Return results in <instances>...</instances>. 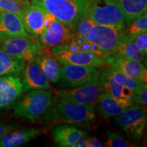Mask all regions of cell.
I'll return each mask as SVG.
<instances>
[{
	"instance_id": "1",
	"label": "cell",
	"mask_w": 147,
	"mask_h": 147,
	"mask_svg": "<svg viewBox=\"0 0 147 147\" xmlns=\"http://www.w3.org/2000/svg\"><path fill=\"white\" fill-rule=\"evenodd\" d=\"M125 29L97 25L82 13L71 31L76 36L96 45L107 58L113 54L119 45L127 38Z\"/></svg>"
},
{
	"instance_id": "2",
	"label": "cell",
	"mask_w": 147,
	"mask_h": 147,
	"mask_svg": "<svg viewBox=\"0 0 147 147\" xmlns=\"http://www.w3.org/2000/svg\"><path fill=\"white\" fill-rule=\"evenodd\" d=\"M45 117L49 121L74 124H85L95 119L93 105L73 102L55 93L52 105Z\"/></svg>"
},
{
	"instance_id": "3",
	"label": "cell",
	"mask_w": 147,
	"mask_h": 147,
	"mask_svg": "<svg viewBox=\"0 0 147 147\" xmlns=\"http://www.w3.org/2000/svg\"><path fill=\"white\" fill-rule=\"evenodd\" d=\"M82 13L97 25L126 28L123 14L115 0H86Z\"/></svg>"
},
{
	"instance_id": "4",
	"label": "cell",
	"mask_w": 147,
	"mask_h": 147,
	"mask_svg": "<svg viewBox=\"0 0 147 147\" xmlns=\"http://www.w3.org/2000/svg\"><path fill=\"white\" fill-rule=\"evenodd\" d=\"M52 92L33 89L25 95L14 106V114L18 118L35 121L47 113L52 105Z\"/></svg>"
},
{
	"instance_id": "5",
	"label": "cell",
	"mask_w": 147,
	"mask_h": 147,
	"mask_svg": "<svg viewBox=\"0 0 147 147\" xmlns=\"http://www.w3.org/2000/svg\"><path fill=\"white\" fill-rule=\"evenodd\" d=\"M86 0H32L54 16L57 21L72 29L84 11Z\"/></svg>"
},
{
	"instance_id": "6",
	"label": "cell",
	"mask_w": 147,
	"mask_h": 147,
	"mask_svg": "<svg viewBox=\"0 0 147 147\" xmlns=\"http://www.w3.org/2000/svg\"><path fill=\"white\" fill-rule=\"evenodd\" d=\"M0 47L12 57L29 62L43 49L40 40L32 37L0 36Z\"/></svg>"
},
{
	"instance_id": "7",
	"label": "cell",
	"mask_w": 147,
	"mask_h": 147,
	"mask_svg": "<svg viewBox=\"0 0 147 147\" xmlns=\"http://www.w3.org/2000/svg\"><path fill=\"white\" fill-rule=\"evenodd\" d=\"M100 69L92 66L61 64L59 81L65 88H74L84 85L99 79Z\"/></svg>"
},
{
	"instance_id": "8",
	"label": "cell",
	"mask_w": 147,
	"mask_h": 147,
	"mask_svg": "<svg viewBox=\"0 0 147 147\" xmlns=\"http://www.w3.org/2000/svg\"><path fill=\"white\" fill-rule=\"evenodd\" d=\"M146 119L144 110L138 106L132 104L115 117V122L127 136L140 140L144 133Z\"/></svg>"
},
{
	"instance_id": "9",
	"label": "cell",
	"mask_w": 147,
	"mask_h": 147,
	"mask_svg": "<svg viewBox=\"0 0 147 147\" xmlns=\"http://www.w3.org/2000/svg\"><path fill=\"white\" fill-rule=\"evenodd\" d=\"M104 92L100 79L84 85L74 87L71 89L56 91L60 96L82 104L94 105L100 95Z\"/></svg>"
},
{
	"instance_id": "10",
	"label": "cell",
	"mask_w": 147,
	"mask_h": 147,
	"mask_svg": "<svg viewBox=\"0 0 147 147\" xmlns=\"http://www.w3.org/2000/svg\"><path fill=\"white\" fill-rule=\"evenodd\" d=\"M47 11L35 3H28L20 14L23 26L29 36L39 40L45 29Z\"/></svg>"
},
{
	"instance_id": "11",
	"label": "cell",
	"mask_w": 147,
	"mask_h": 147,
	"mask_svg": "<svg viewBox=\"0 0 147 147\" xmlns=\"http://www.w3.org/2000/svg\"><path fill=\"white\" fill-rule=\"evenodd\" d=\"M51 53L56 58L60 65L67 63L78 65L92 66L98 68H101L107 65L105 58L84 51L66 50Z\"/></svg>"
},
{
	"instance_id": "12",
	"label": "cell",
	"mask_w": 147,
	"mask_h": 147,
	"mask_svg": "<svg viewBox=\"0 0 147 147\" xmlns=\"http://www.w3.org/2000/svg\"><path fill=\"white\" fill-rule=\"evenodd\" d=\"M106 64L130 78L146 83L147 71L142 62L131 59L110 55L106 59Z\"/></svg>"
},
{
	"instance_id": "13",
	"label": "cell",
	"mask_w": 147,
	"mask_h": 147,
	"mask_svg": "<svg viewBox=\"0 0 147 147\" xmlns=\"http://www.w3.org/2000/svg\"><path fill=\"white\" fill-rule=\"evenodd\" d=\"M87 134L68 125H59L53 130V138L59 146L63 147H87Z\"/></svg>"
},
{
	"instance_id": "14",
	"label": "cell",
	"mask_w": 147,
	"mask_h": 147,
	"mask_svg": "<svg viewBox=\"0 0 147 147\" xmlns=\"http://www.w3.org/2000/svg\"><path fill=\"white\" fill-rule=\"evenodd\" d=\"M23 92V84L18 75L0 76V110L13 104Z\"/></svg>"
},
{
	"instance_id": "15",
	"label": "cell",
	"mask_w": 147,
	"mask_h": 147,
	"mask_svg": "<svg viewBox=\"0 0 147 147\" xmlns=\"http://www.w3.org/2000/svg\"><path fill=\"white\" fill-rule=\"evenodd\" d=\"M74 36V33L68 27L55 19L44 29L40 38L43 47L52 48L68 42Z\"/></svg>"
},
{
	"instance_id": "16",
	"label": "cell",
	"mask_w": 147,
	"mask_h": 147,
	"mask_svg": "<svg viewBox=\"0 0 147 147\" xmlns=\"http://www.w3.org/2000/svg\"><path fill=\"white\" fill-rule=\"evenodd\" d=\"M22 72L24 92L33 89L49 90L51 88L49 80L35 59L27 62Z\"/></svg>"
},
{
	"instance_id": "17",
	"label": "cell",
	"mask_w": 147,
	"mask_h": 147,
	"mask_svg": "<svg viewBox=\"0 0 147 147\" xmlns=\"http://www.w3.org/2000/svg\"><path fill=\"white\" fill-rule=\"evenodd\" d=\"M97 102L98 103L99 113L106 119L120 115L125 110L133 104L132 101L115 98L106 92H103L100 95Z\"/></svg>"
},
{
	"instance_id": "18",
	"label": "cell",
	"mask_w": 147,
	"mask_h": 147,
	"mask_svg": "<svg viewBox=\"0 0 147 147\" xmlns=\"http://www.w3.org/2000/svg\"><path fill=\"white\" fill-rule=\"evenodd\" d=\"M0 36L32 37L25 31L20 16L9 12H0Z\"/></svg>"
},
{
	"instance_id": "19",
	"label": "cell",
	"mask_w": 147,
	"mask_h": 147,
	"mask_svg": "<svg viewBox=\"0 0 147 147\" xmlns=\"http://www.w3.org/2000/svg\"><path fill=\"white\" fill-rule=\"evenodd\" d=\"M99 79L104 92H106L115 98L124 99L129 101L133 100L134 92L121 85L116 81L110 74L108 67L104 69L101 71Z\"/></svg>"
},
{
	"instance_id": "20",
	"label": "cell",
	"mask_w": 147,
	"mask_h": 147,
	"mask_svg": "<svg viewBox=\"0 0 147 147\" xmlns=\"http://www.w3.org/2000/svg\"><path fill=\"white\" fill-rule=\"evenodd\" d=\"M41 129H25L10 131L0 138V147H17L36 138L42 134Z\"/></svg>"
},
{
	"instance_id": "21",
	"label": "cell",
	"mask_w": 147,
	"mask_h": 147,
	"mask_svg": "<svg viewBox=\"0 0 147 147\" xmlns=\"http://www.w3.org/2000/svg\"><path fill=\"white\" fill-rule=\"evenodd\" d=\"M39 65L48 80L52 82L59 81L61 75V65L49 51H43V49L39 54L34 59Z\"/></svg>"
},
{
	"instance_id": "22",
	"label": "cell",
	"mask_w": 147,
	"mask_h": 147,
	"mask_svg": "<svg viewBox=\"0 0 147 147\" xmlns=\"http://www.w3.org/2000/svg\"><path fill=\"white\" fill-rule=\"evenodd\" d=\"M123 14L125 21L129 24L142 15L147 10V0H115Z\"/></svg>"
},
{
	"instance_id": "23",
	"label": "cell",
	"mask_w": 147,
	"mask_h": 147,
	"mask_svg": "<svg viewBox=\"0 0 147 147\" xmlns=\"http://www.w3.org/2000/svg\"><path fill=\"white\" fill-rule=\"evenodd\" d=\"M25 65V61L12 57L0 47V76L9 74L19 75Z\"/></svg>"
},
{
	"instance_id": "24",
	"label": "cell",
	"mask_w": 147,
	"mask_h": 147,
	"mask_svg": "<svg viewBox=\"0 0 147 147\" xmlns=\"http://www.w3.org/2000/svg\"><path fill=\"white\" fill-rule=\"evenodd\" d=\"M110 55L123 57L140 62H142L145 57V55L136 46L134 42L131 40H129L128 38L119 45L114 51L113 54Z\"/></svg>"
},
{
	"instance_id": "25",
	"label": "cell",
	"mask_w": 147,
	"mask_h": 147,
	"mask_svg": "<svg viewBox=\"0 0 147 147\" xmlns=\"http://www.w3.org/2000/svg\"><path fill=\"white\" fill-rule=\"evenodd\" d=\"M108 70H109V72L112 75V76L119 84L130 89L134 93H136L140 89H141L144 84H146L130 78V77L126 76L123 74L111 68V67H108Z\"/></svg>"
},
{
	"instance_id": "26",
	"label": "cell",
	"mask_w": 147,
	"mask_h": 147,
	"mask_svg": "<svg viewBox=\"0 0 147 147\" xmlns=\"http://www.w3.org/2000/svg\"><path fill=\"white\" fill-rule=\"evenodd\" d=\"M147 31V13L146 12L136 18L129 23L127 28L125 29V33L128 39H131L142 33Z\"/></svg>"
},
{
	"instance_id": "27",
	"label": "cell",
	"mask_w": 147,
	"mask_h": 147,
	"mask_svg": "<svg viewBox=\"0 0 147 147\" xmlns=\"http://www.w3.org/2000/svg\"><path fill=\"white\" fill-rule=\"evenodd\" d=\"M28 3L25 0H0V12H12L20 15Z\"/></svg>"
},
{
	"instance_id": "28",
	"label": "cell",
	"mask_w": 147,
	"mask_h": 147,
	"mask_svg": "<svg viewBox=\"0 0 147 147\" xmlns=\"http://www.w3.org/2000/svg\"><path fill=\"white\" fill-rule=\"evenodd\" d=\"M104 146L106 147H129L136 146L129 141H127L122 136L115 132L106 131V141L104 144Z\"/></svg>"
},
{
	"instance_id": "29",
	"label": "cell",
	"mask_w": 147,
	"mask_h": 147,
	"mask_svg": "<svg viewBox=\"0 0 147 147\" xmlns=\"http://www.w3.org/2000/svg\"><path fill=\"white\" fill-rule=\"evenodd\" d=\"M131 40L134 42L136 46L138 48L140 51L144 54L145 56L147 53V33L144 32L142 34L137 35L134 38H131Z\"/></svg>"
},
{
	"instance_id": "30",
	"label": "cell",
	"mask_w": 147,
	"mask_h": 147,
	"mask_svg": "<svg viewBox=\"0 0 147 147\" xmlns=\"http://www.w3.org/2000/svg\"><path fill=\"white\" fill-rule=\"evenodd\" d=\"M134 102L138 105L146 106L147 103V86L146 84L140 89L138 91L134 93L133 100Z\"/></svg>"
},
{
	"instance_id": "31",
	"label": "cell",
	"mask_w": 147,
	"mask_h": 147,
	"mask_svg": "<svg viewBox=\"0 0 147 147\" xmlns=\"http://www.w3.org/2000/svg\"><path fill=\"white\" fill-rule=\"evenodd\" d=\"M86 142L87 147H103L104 144L101 142L97 138L93 136H87Z\"/></svg>"
},
{
	"instance_id": "32",
	"label": "cell",
	"mask_w": 147,
	"mask_h": 147,
	"mask_svg": "<svg viewBox=\"0 0 147 147\" xmlns=\"http://www.w3.org/2000/svg\"><path fill=\"white\" fill-rule=\"evenodd\" d=\"M14 129V127L11 125L5 124L1 121H0V138L2 137L3 135H5L8 132L12 131Z\"/></svg>"
}]
</instances>
